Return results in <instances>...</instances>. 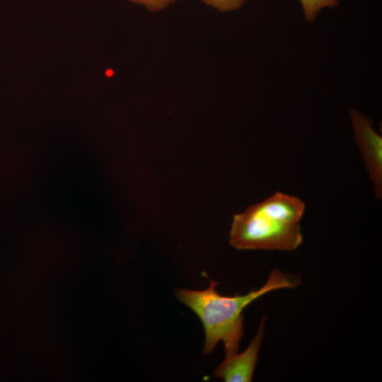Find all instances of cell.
I'll return each instance as SVG.
<instances>
[{
  "label": "cell",
  "mask_w": 382,
  "mask_h": 382,
  "mask_svg": "<svg viewBox=\"0 0 382 382\" xmlns=\"http://www.w3.org/2000/svg\"><path fill=\"white\" fill-rule=\"evenodd\" d=\"M204 4L221 12L238 9L246 0H201Z\"/></svg>",
  "instance_id": "obj_6"
},
{
  "label": "cell",
  "mask_w": 382,
  "mask_h": 382,
  "mask_svg": "<svg viewBox=\"0 0 382 382\" xmlns=\"http://www.w3.org/2000/svg\"><path fill=\"white\" fill-rule=\"evenodd\" d=\"M305 18L308 21H313L319 12L326 7H335L339 4L338 0H299Z\"/></svg>",
  "instance_id": "obj_5"
},
{
  "label": "cell",
  "mask_w": 382,
  "mask_h": 382,
  "mask_svg": "<svg viewBox=\"0 0 382 382\" xmlns=\"http://www.w3.org/2000/svg\"><path fill=\"white\" fill-rule=\"evenodd\" d=\"M204 290L177 289L176 298L189 307L200 319L205 332L204 354L211 353L219 342L224 345L225 357L237 352L243 335V310L263 295L278 289H293L299 278L290 277L277 269L271 271L266 282L258 289L245 295L222 296L216 290L218 282L209 279Z\"/></svg>",
  "instance_id": "obj_1"
},
{
  "label": "cell",
  "mask_w": 382,
  "mask_h": 382,
  "mask_svg": "<svg viewBox=\"0 0 382 382\" xmlns=\"http://www.w3.org/2000/svg\"><path fill=\"white\" fill-rule=\"evenodd\" d=\"M131 2L144 6L150 11L156 12L162 11L177 0H128Z\"/></svg>",
  "instance_id": "obj_7"
},
{
  "label": "cell",
  "mask_w": 382,
  "mask_h": 382,
  "mask_svg": "<svg viewBox=\"0 0 382 382\" xmlns=\"http://www.w3.org/2000/svg\"><path fill=\"white\" fill-rule=\"evenodd\" d=\"M265 317H262L256 335L242 352L224 357L214 372L216 378L226 382H250L257 361L258 352L264 335Z\"/></svg>",
  "instance_id": "obj_4"
},
{
  "label": "cell",
  "mask_w": 382,
  "mask_h": 382,
  "mask_svg": "<svg viewBox=\"0 0 382 382\" xmlns=\"http://www.w3.org/2000/svg\"><path fill=\"white\" fill-rule=\"evenodd\" d=\"M305 209L300 198L276 192L233 216L229 243L238 250H294L303 241Z\"/></svg>",
  "instance_id": "obj_2"
},
{
  "label": "cell",
  "mask_w": 382,
  "mask_h": 382,
  "mask_svg": "<svg viewBox=\"0 0 382 382\" xmlns=\"http://www.w3.org/2000/svg\"><path fill=\"white\" fill-rule=\"evenodd\" d=\"M354 140L364 160L377 199L382 198V137L372 120L357 110L350 112Z\"/></svg>",
  "instance_id": "obj_3"
}]
</instances>
